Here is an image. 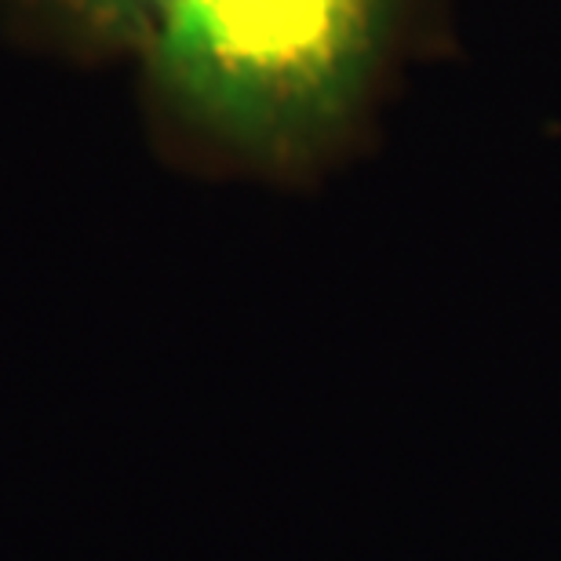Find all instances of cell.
<instances>
[{
    "instance_id": "6da1fadb",
    "label": "cell",
    "mask_w": 561,
    "mask_h": 561,
    "mask_svg": "<svg viewBox=\"0 0 561 561\" xmlns=\"http://www.w3.org/2000/svg\"><path fill=\"white\" fill-rule=\"evenodd\" d=\"M405 0H168L131 62L175 153L296 183L340 150Z\"/></svg>"
},
{
    "instance_id": "7a4b0ae2",
    "label": "cell",
    "mask_w": 561,
    "mask_h": 561,
    "mask_svg": "<svg viewBox=\"0 0 561 561\" xmlns=\"http://www.w3.org/2000/svg\"><path fill=\"white\" fill-rule=\"evenodd\" d=\"M168 0H0V30L55 62L136 59Z\"/></svg>"
}]
</instances>
